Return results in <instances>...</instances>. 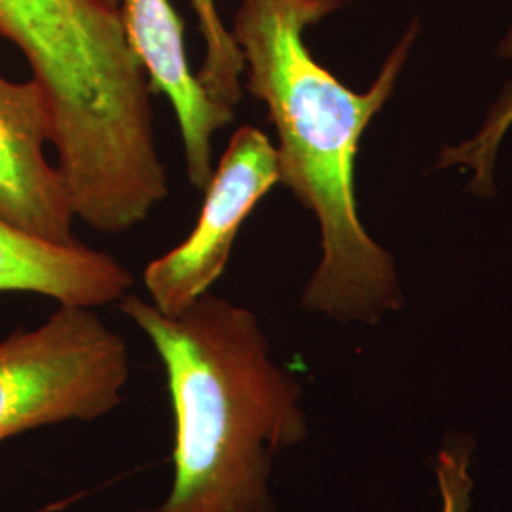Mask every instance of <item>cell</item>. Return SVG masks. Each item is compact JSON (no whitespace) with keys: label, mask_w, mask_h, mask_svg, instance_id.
Masks as SVG:
<instances>
[{"label":"cell","mask_w":512,"mask_h":512,"mask_svg":"<svg viewBox=\"0 0 512 512\" xmlns=\"http://www.w3.org/2000/svg\"><path fill=\"white\" fill-rule=\"evenodd\" d=\"M126 340L93 308L59 306L0 342V444L25 431L95 421L124 401Z\"/></svg>","instance_id":"cell-4"},{"label":"cell","mask_w":512,"mask_h":512,"mask_svg":"<svg viewBox=\"0 0 512 512\" xmlns=\"http://www.w3.org/2000/svg\"><path fill=\"white\" fill-rule=\"evenodd\" d=\"M0 37L46 93L61 154L109 150L150 120L154 93L109 0H0Z\"/></svg>","instance_id":"cell-3"},{"label":"cell","mask_w":512,"mask_h":512,"mask_svg":"<svg viewBox=\"0 0 512 512\" xmlns=\"http://www.w3.org/2000/svg\"><path fill=\"white\" fill-rule=\"evenodd\" d=\"M152 93H164L183 137L190 184L203 192L213 175V135L234 114L215 105L192 71L184 48V23L169 0H109Z\"/></svg>","instance_id":"cell-7"},{"label":"cell","mask_w":512,"mask_h":512,"mask_svg":"<svg viewBox=\"0 0 512 512\" xmlns=\"http://www.w3.org/2000/svg\"><path fill=\"white\" fill-rule=\"evenodd\" d=\"M118 304L167 374L175 473L156 512L274 511V458L308 425L302 387L275 363L255 313L211 293L179 315L139 294Z\"/></svg>","instance_id":"cell-2"},{"label":"cell","mask_w":512,"mask_h":512,"mask_svg":"<svg viewBox=\"0 0 512 512\" xmlns=\"http://www.w3.org/2000/svg\"><path fill=\"white\" fill-rule=\"evenodd\" d=\"M499 54L512 57V27L509 35L501 42ZM512 124V99L501 101L499 110H495L490 118L488 126L471 141L469 145H461L458 148H448L442 154V164H469L475 167V186L480 188L478 192H486L492 188V165H494L497 143L501 141L503 133Z\"/></svg>","instance_id":"cell-9"},{"label":"cell","mask_w":512,"mask_h":512,"mask_svg":"<svg viewBox=\"0 0 512 512\" xmlns=\"http://www.w3.org/2000/svg\"><path fill=\"white\" fill-rule=\"evenodd\" d=\"M349 0H241L230 33L243 57V92L268 110L279 183L319 220L321 262L302 298L308 311L376 323L401 306L393 258L357 213L355 160L372 118L395 90L418 25L401 38L365 93L349 90L306 44L311 25Z\"/></svg>","instance_id":"cell-1"},{"label":"cell","mask_w":512,"mask_h":512,"mask_svg":"<svg viewBox=\"0 0 512 512\" xmlns=\"http://www.w3.org/2000/svg\"><path fill=\"white\" fill-rule=\"evenodd\" d=\"M135 277L116 256L80 241L35 238L0 220V293H33L59 306L99 310L118 304Z\"/></svg>","instance_id":"cell-8"},{"label":"cell","mask_w":512,"mask_h":512,"mask_svg":"<svg viewBox=\"0 0 512 512\" xmlns=\"http://www.w3.org/2000/svg\"><path fill=\"white\" fill-rule=\"evenodd\" d=\"M46 143H52V114L40 84L0 76V220L71 245L76 215L57 165L44 154Z\"/></svg>","instance_id":"cell-6"},{"label":"cell","mask_w":512,"mask_h":512,"mask_svg":"<svg viewBox=\"0 0 512 512\" xmlns=\"http://www.w3.org/2000/svg\"><path fill=\"white\" fill-rule=\"evenodd\" d=\"M277 183V150L268 135L253 126L234 131L203 190L196 226L145 268L150 302L165 315H179L211 293L228 266L243 222Z\"/></svg>","instance_id":"cell-5"},{"label":"cell","mask_w":512,"mask_h":512,"mask_svg":"<svg viewBox=\"0 0 512 512\" xmlns=\"http://www.w3.org/2000/svg\"><path fill=\"white\" fill-rule=\"evenodd\" d=\"M194 12L200 21L203 42H205V61L211 65H226L236 54V42L230 29L222 23L215 0H192Z\"/></svg>","instance_id":"cell-11"},{"label":"cell","mask_w":512,"mask_h":512,"mask_svg":"<svg viewBox=\"0 0 512 512\" xmlns=\"http://www.w3.org/2000/svg\"><path fill=\"white\" fill-rule=\"evenodd\" d=\"M437 476L442 494V512H469V452L456 444L448 450H442Z\"/></svg>","instance_id":"cell-10"}]
</instances>
